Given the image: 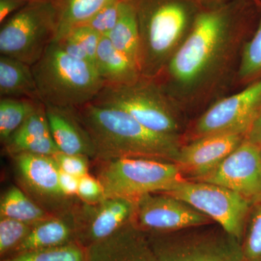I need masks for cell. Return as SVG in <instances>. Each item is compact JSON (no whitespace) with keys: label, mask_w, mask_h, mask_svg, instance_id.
I'll return each instance as SVG.
<instances>
[{"label":"cell","mask_w":261,"mask_h":261,"mask_svg":"<svg viewBox=\"0 0 261 261\" xmlns=\"http://www.w3.org/2000/svg\"><path fill=\"white\" fill-rule=\"evenodd\" d=\"M259 13L256 0L202 7L187 39L154 80L177 106L208 99L231 73Z\"/></svg>","instance_id":"6da1fadb"},{"label":"cell","mask_w":261,"mask_h":261,"mask_svg":"<svg viewBox=\"0 0 261 261\" xmlns=\"http://www.w3.org/2000/svg\"><path fill=\"white\" fill-rule=\"evenodd\" d=\"M88 137L94 156L102 161L143 158L176 162L182 146L178 135L149 129L116 108L89 102L70 108Z\"/></svg>","instance_id":"7a4b0ae2"},{"label":"cell","mask_w":261,"mask_h":261,"mask_svg":"<svg viewBox=\"0 0 261 261\" xmlns=\"http://www.w3.org/2000/svg\"><path fill=\"white\" fill-rule=\"evenodd\" d=\"M140 32V70L158 78L187 39L201 0H134Z\"/></svg>","instance_id":"3957f363"},{"label":"cell","mask_w":261,"mask_h":261,"mask_svg":"<svg viewBox=\"0 0 261 261\" xmlns=\"http://www.w3.org/2000/svg\"><path fill=\"white\" fill-rule=\"evenodd\" d=\"M32 68L41 101L51 107H81L105 85L93 64L69 56L56 42Z\"/></svg>","instance_id":"277c9868"},{"label":"cell","mask_w":261,"mask_h":261,"mask_svg":"<svg viewBox=\"0 0 261 261\" xmlns=\"http://www.w3.org/2000/svg\"><path fill=\"white\" fill-rule=\"evenodd\" d=\"M92 102L120 110L154 132L178 135V106L155 80L141 76L133 83L105 84Z\"/></svg>","instance_id":"5b68a950"},{"label":"cell","mask_w":261,"mask_h":261,"mask_svg":"<svg viewBox=\"0 0 261 261\" xmlns=\"http://www.w3.org/2000/svg\"><path fill=\"white\" fill-rule=\"evenodd\" d=\"M58 21L57 3H27L1 24V56L18 59L32 66L56 40Z\"/></svg>","instance_id":"8992f818"},{"label":"cell","mask_w":261,"mask_h":261,"mask_svg":"<svg viewBox=\"0 0 261 261\" xmlns=\"http://www.w3.org/2000/svg\"><path fill=\"white\" fill-rule=\"evenodd\" d=\"M99 178L106 197L137 201L147 194L167 192L183 181L177 165L169 161L121 158L104 161Z\"/></svg>","instance_id":"52a82bcc"},{"label":"cell","mask_w":261,"mask_h":261,"mask_svg":"<svg viewBox=\"0 0 261 261\" xmlns=\"http://www.w3.org/2000/svg\"><path fill=\"white\" fill-rule=\"evenodd\" d=\"M148 240L156 261H245L243 243L223 228L158 233Z\"/></svg>","instance_id":"ba28073f"},{"label":"cell","mask_w":261,"mask_h":261,"mask_svg":"<svg viewBox=\"0 0 261 261\" xmlns=\"http://www.w3.org/2000/svg\"><path fill=\"white\" fill-rule=\"evenodd\" d=\"M163 193L186 202L231 236L243 240L247 215L253 204L238 192L208 182L183 180Z\"/></svg>","instance_id":"9c48e42d"},{"label":"cell","mask_w":261,"mask_h":261,"mask_svg":"<svg viewBox=\"0 0 261 261\" xmlns=\"http://www.w3.org/2000/svg\"><path fill=\"white\" fill-rule=\"evenodd\" d=\"M261 103V80L241 92L213 105L197 120V137L221 133L246 135L258 116Z\"/></svg>","instance_id":"30bf717a"},{"label":"cell","mask_w":261,"mask_h":261,"mask_svg":"<svg viewBox=\"0 0 261 261\" xmlns=\"http://www.w3.org/2000/svg\"><path fill=\"white\" fill-rule=\"evenodd\" d=\"M135 215L142 229L171 232L208 224V216L176 197L147 194L136 201Z\"/></svg>","instance_id":"8fae6325"},{"label":"cell","mask_w":261,"mask_h":261,"mask_svg":"<svg viewBox=\"0 0 261 261\" xmlns=\"http://www.w3.org/2000/svg\"><path fill=\"white\" fill-rule=\"evenodd\" d=\"M199 181L208 182L243 195L252 204L261 201V160L258 146L246 139L212 172Z\"/></svg>","instance_id":"7c38bea8"},{"label":"cell","mask_w":261,"mask_h":261,"mask_svg":"<svg viewBox=\"0 0 261 261\" xmlns=\"http://www.w3.org/2000/svg\"><path fill=\"white\" fill-rule=\"evenodd\" d=\"M246 139L237 133L214 134L197 137L182 146L176 163L182 176L200 181L217 168Z\"/></svg>","instance_id":"4fadbf2b"},{"label":"cell","mask_w":261,"mask_h":261,"mask_svg":"<svg viewBox=\"0 0 261 261\" xmlns=\"http://www.w3.org/2000/svg\"><path fill=\"white\" fill-rule=\"evenodd\" d=\"M85 249L87 261H156L148 237L129 224Z\"/></svg>","instance_id":"5bb4252c"},{"label":"cell","mask_w":261,"mask_h":261,"mask_svg":"<svg viewBox=\"0 0 261 261\" xmlns=\"http://www.w3.org/2000/svg\"><path fill=\"white\" fill-rule=\"evenodd\" d=\"M135 201L124 197H106L92 209L91 217L81 232L80 239L86 247L116 233L128 224L135 216Z\"/></svg>","instance_id":"9a60e30c"},{"label":"cell","mask_w":261,"mask_h":261,"mask_svg":"<svg viewBox=\"0 0 261 261\" xmlns=\"http://www.w3.org/2000/svg\"><path fill=\"white\" fill-rule=\"evenodd\" d=\"M20 176L33 190L46 197H63L59 187L60 167L53 156L15 154Z\"/></svg>","instance_id":"2e32d148"},{"label":"cell","mask_w":261,"mask_h":261,"mask_svg":"<svg viewBox=\"0 0 261 261\" xmlns=\"http://www.w3.org/2000/svg\"><path fill=\"white\" fill-rule=\"evenodd\" d=\"M49 130L62 153L94 156L88 137L69 109L45 106Z\"/></svg>","instance_id":"e0dca14e"},{"label":"cell","mask_w":261,"mask_h":261,"mask_svg":"<svg viewBox=\"0 0 261 261\" xmlns=\"http://www.w3.org/2000/svg\"><path fill=\"white\" fill-rule=\"evenodd\" d=\"M94 65L105 84L133 83L142 76L139 68L107 37L101 38Z\"/></svg>","instance_id":"ac0fdd59"},{"label":"cell","mask_w":261,"mask_h":261,"mask_svg":"<svg viewBox=\"0 0 261 261\" xmlns=\"http://www.w3.org/2000/svg\"><path fill=\"white\" fill-rule=\"evenodd\" d=\"M0 96L41 101L32 66L18 59L1 56Z\"/></svg>","instance_id":"d6986e66"},{"label":"cell","mask_w":261,"mask_h":261,"mask_svg":"<svg viewBox=\"0 0 261 261\" xmlns=\"http://www.w3.org/2000/svg\"><path fill=\"white\" fill-rule=\"evenodd\" d=\"M76 235L74 226L69 223L61 219L48 218L33 226L28 236L11 255L75 243Z\"/></svg>","instance_id":"ffe728a7"},{"label":"cell","mask_w":261,"mask_h":261,"mask_svg":"<svg viewBox=\"0 0 261 261\" xmlns=\"http://www.w3.org/2000/svg\"><path fill=\"white\" fill-rule=\"evenodd\" d=\"M106 37L140 70V32L134 0H129L118 23Z\"/></svg>","instance_id":"44dd1931"},{"label":"cell","mask_w":261,"mask_h":261,"mask_svg":"<svg viewBox=\"0 0 261 261\" xmlns=\"http://www.w3.org/2000/svg\"><path fill=\"white\" fill-rule=\"evenodd\" d=\"M114 0H59L56 39L70 29L84 25Z\"/></svg>","instance_id":"7402d4cb"},{"label":"cell","mask_w":261,"mask_h":261,"mask_svg":"<svg viewBox=\"0 0 261 261\" xmlns=\"http://www.w3.org/2000/svg\"><path fill=\"white\" fill-rule=\"evenodd\" d=\"M0 216L22 221L32 226L49 218L42 208L15 187L10 188L2 198Z\"/></svg>","instance_id":"603a6c76"},{"label":"cell","mask_w":261,"mask_h":261,"mask_svg":"<svg viewBox=\"0 0 261 261\" xmlns=\"http://www.w3.org/2000/svg\"><path fill=\"white\" fill-rule=\"evenodd\" d=\"M42 101L27 98H1L0 99V138L7 142L34 113Z\"/></svg>","instance_id":"cb8c5ba5"},{"label":"cell","mask_w":261,"mask_h":261,"mask_svg":"<svg viewBox=\"0 0 261 261\" xmlns=\"http://www.w3.org/2000/svg\"><path fill=\"white\" fill-rule=\"evenodd\" d=\"M257 3L258 21L255 32L244 44L238 70V80L247 85L261 80V4Z\"/></svg>","instance_id":"d4e9b609"},{"label":"cell","mask_w":261,"mask_h":261,"mask_svg":"<svg viewBox=\"0 0 261 261\" xmlns=\"http://www.w3.org/2000/svg\"><path fill=\"white\" fill-rule=\"evenodd\" d=\"M2 261H87L86 249L75 243L33 251L22 252Z\"/></svg>","instance_id":"484cf974"},{"label":"cell","mask_w":261,"mask_h":261,"mask_svg":"<svg viewBox=\"0 0 261 261\" xmlns=\"http://www.w3.org/2000/svg\"><path fill=\"white\" fill-rule=\"evenodd\" d=\"M32 225L17 220L1 218L0 220V255L10 256L30 233Z\"/></svg>","instance_id":"4316f807"},{"label":"cell","mask_w":261,"mask_h":261,"mask_svg":"<svg viewBox=\"0 0 261 261\" xmlns=\"http://www.w3.org/2000/svg\"><path fill=\"white\" fill-rule=\"evenodd\" d=\"M129 0H114L84 25L106 37L118 23Z\"/></svg>","instance_id":"83f0119b"},{"label":"cell","mask_w":261,"mask_h":261,"mask_svg":"<svg viewBox=\"0 0 261 261\" xmlns=\"http://www.w3.org/2000/svg\"><path fill=\"white\" fill-rule=\"evenodd\" d=\"M255 204L243 243L245 261H261V201Z\"/></svg>","instance_id":"f1b7e54d"},{"label":"cell","mask_w":261,"mask_h":261,"mask_svg":"<svg viewBox=\"0 0 261 261\" xmlns=\"http://www.w3.org/2000/svg\"><path fill=\"white\" fill-rule=\"evenodd\" d=\"M49 135L51 134L46 114L45 105L42 103L27 118L23 124L13 134L7 142Z\"/></svg>","instance_id":"f546056e"},{"label":"cell","mask_w":261,"mask_h":261,"mask_svg":"<svg viewBox=\"0 0 261 261\" xmlns=\"http://www.w3.org/2000/svg\"><path fill=\"white\" fill-rule=\"evenodd\" d=\"M6 145L8 152L14 154L27 152L41 155L55 156L60 152L51 135L7 142Z\"/></svg>","instance_id":"4dcf8cb0"},{"label":"cell","mask_w":261,"mask_h":261,"mask_svg":"<svg viewBox=\"0 0 261 261\" xmlns=\"http://www.w3.org/2000/svg\"><path fill=\"white\" fill-rule=\"evenodd\" d=\"M63 36L70 38L82 47L87 53L92 64L94 65L98 46L102 38V36L99 33L88 25H81L70 29L60 37Z\"/></svg>","instance_id":"1f68e13d"},{"label":"cell","mask_w":261,"mask_h":261,"mask_svg":"<svg viewBox=\"0 0 261 261\" xmlns=\"http://www.w3.org/2000/svg\"><path fill=\"white\" fill-rule=\"evenodd\" d=\"M62 171L81 178L88 174V163L85 155L67 154L58 152L53 156Z\"/></svg>","instance_id":"d6a6232c"},{"label":"cell","mask_w":261,"mask_h":261,"mask_svg":"<svg viewBox=\"0 0 261 261\" xmlns=\"http://www.w3.org/2000/svg\"><path fill=\"white\" fill-rule=\"evenodd\" d=\"M78 195L90 204H97L106 198L104 188L100 181L89 174L80 178Z\"/></svg>","instance_id":"836d02e7"},{"label":"cell","mask_w":261,"mask_h":261,"mask_svg":"<svg viewBox=\"0 0 261 261\" xmlns=\"http://www.w3.org/2000/svg\"><path fill=\"white\" fill-rule=\"evenodd\" d=\"M80 178L64 172L60 168L59 187L63 197L78 195Z\"/></svg>","instance_id":"e575fe53"},{"label":"cell","mask_w":261,"mask_h":261,"mask_svg":"<svg viewBox=\"0 0 261 261\" xmlns=\"http://www.w3.org/2000/svg\"><path fill=\"white\" fill-rule=\"evenodd\" d=\"M27 3L21 0H0V23H3Z\"/></svg>","instance_id":"d590c367"},{"label":"cell","mask_w":261,"mask_h":261,"mask_svg":"<svg viewBox=\"0 0 261 261\" xmlns=\"http://www.w3.org/2000/svg\"><path fill=\"white\" fill-rule=\"evenodd\" d=\"M246 140L254 145H261V116L257 117L251 128L247 133Z\"/></svg>","instance_id":"8d00e7d4"},{"label":"cell","mask_w":261,"mask_h":261,"mask_svg":"<svg viewBox=\"0 0 261 261\" xmlns=\"http://www.w3.org/2000/svg\"><path fill=\"white\" fill-rule=\"evenodd\" d=\"M203 6H208V5H214L220 4V3H224L228 0H201Z\"/></svg>","instance_id":"74e56055"},{"label":"cell","mask_w":261,"mask_h":261,"mask_svg":"<svg viewBox=\"0 0 261 261\" xmlns=\"http://www.w3.org/2000/svg\"><path fill=\"white\" fill-rule=\"evenodd\" d=\"M21 1L25 2V3H37V2H53L58 4L59 0H21Z\"/></svg>","instance_id":"f35d334b"},{"label":"cell","mask_w":261,"mask_h":261,"mask_svg":"<svg viewBox=\"0 0 261 261\" xmlns=\"http://www.w3.org/2000/svg\"><path fill=\"white\" fill-rule=\"evenodd\" d=\"M258 116H261V103H260V108H259Z\"/></svg>","instance_id":"ab89813d"},{"label":"cell","mask_w":261,"mask_h":261,"mask_svg":"<svg viewBox=\"0 0 261 261\" xmlns=\"http://www.w3.org/2000/svg\"><path fill=\"white\" fill-rule=\"evenodd\" d=\"M259 147V150H260V160H261V145L260 146H258Z\"/></svg>","instance_id":"60d3db41"},{"label":"cell","mask_w":261,"mask_h":261,"mask_svg":"<svg viewBox=\"0 0 261 261\" xmlns=\"http://www.w3.org/2000/svg\"><path fill=\"white\" fill-rule=\"evenodd\" d=\"M257 1L258 2V3H260L261 4V0H257Z\"/></svg>","instance_id":"b9f144b4"}]
</instances>
